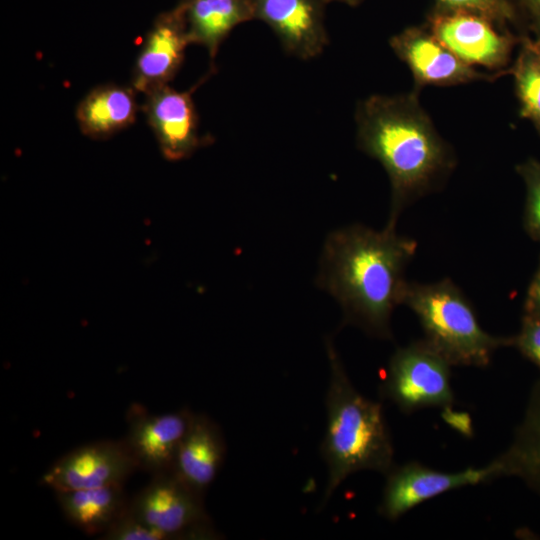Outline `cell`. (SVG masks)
Here are the masks:
<instances>
[{"mask_svg":"<svg viewBox=\"0 0 540 540\" xmlns=\"http://www.w3.org/2000/svg\"><path fill=\"white\" fill-rule=\"evenodd\" d=\"M419 92L413 87L408 93L370 95L355 110L357 146L377 160L389 178L386 225L393 227L406 207L439 191L457 164L454 149L421 105Z\"/></svg>","mask_w":540,"mask_h":540,"instance_id":"obj_1","label":"cell"},{"mask_svg":"<svg viewBox=\"0 0 540 540\" xmlns=\"http://www.w3.org/2000/svg\"><path fill=\"white\" fill-rule=\"evenodd\" d=\"M416 250L417 242L393 226L344 227L325 241L317 283L338 301L345 324L392 339V313L403 304L405 272Z\"/></svg>","mask_w":540,"mask_h":540,"instance_id":"obj_2","label":"cell"},{"mask_svg":"<svg viewBox=\"0 0 540 540\" xmlns=\"http://www.w3.org/2000/svg\"><path fill=\"white\" fill-rule=\"evenodd\" d=\"M325 345L330 378L325 397L326 429L320 446L328 470L322 506L348 476L365 470L385 475L395 465L382 404L355 388L330 338Z\"/></svg>","mask_w":540,"mask_h":540,"instance_id":"obj_3","label":"cell"},{"mask_svg":"<svg viewBox=\"0 0 540 540\" xmlns=\"http://www.w3.org/2000/svg\"><path fill=\"white\" fill-rule=\"evenodd\" d=\"M403 304L416 315L423 339L452 367L485 368L498 349L512 346V336H494L482 328L472 304L449 278L408 282Z\"/></svg>","mask_w":540,"mask_h":540,"instance_id":"obj_4","label":"cell"},{"mask_svg":"<svg viewBox=\"0 0 540 540\" xmlns=\"http://www.w3.org/2000/svg\"><path fill=\"white\" fill-rule=\"evenodd\" d=\"M451 365L424 339L392 354L380 394L405 414L427 408H450L454 402Z\"/></svg>","mask_w":540,"mask_h":540,"instance_id":"obj_5","label":"cell"},{"mask_svg":"<svg viewBox=\"0 0 540 540\" xmlns=\"http://www.w3.org/2000/svg\"><path fill=\"white\" fill-rule=\"evenodd\" d=\"M127 513L176 539H213L217 536L208 516L204 495L172 471L152 476L132 499Z\"/></svg>","mask_w":540,"mask_h":540,"instance_id":"obj_6","label":"cell"},{"mask_svg":"<svg viewBox=\"0 0 540 540\" xmlns=\"http://www.w3.org/2000/svg\"><path fill=\"white\" fill-rule=\"evenodd\" d=\"M425 24L463 62L505 75H508L513 51L523 36L470 11L431 9Z\"/></svg>","mask_w":540,"mask_h":540,"instance_id":"obj_7","label":"cell"},{"mask_svg":"<svg viewBox=\"0 0 540 540\" xmlns=\"http://www.w3.org/2000/svg\"><path fill=\"white\" fill-rule=\"evenodd\" d=\"M378 512L388 521H396L423 502L451 490L487 483L498 478L495 465L467 467L446 472L417 461L394 465L387 474Z\"/></svg>","mask_w":540,"mask_h":540,"instance_id":"obj_8","label":"cell"},{"mask_svg":"<svg viewBox=\"0 0 540 540\" xmlns=\"http://www.w3.org/2000/svg\"><path fill=\"white\" fill-rule=\"evenodd\" d=\"M389 45L405 63L414 79V88L449 87L473 82H492L506 76L478 70L468 65L441 43L426 24L409 26L393 35Z\"/></svg>","mask_w":540,"mask_h":540,"instance_id":"obj_9","label":"cell"},{"mask_svg":"<svg viewBox=\"0 0 540 540\" xmlns=\"http://www.w3.org/2000/svg\"><path fill=\"white\" fill-rule=\"evenodd\" d=\"M138 470L122 440H102L82 445L56 460L40 478L55 491L124 485Z\"/></svg>","mask_w":540,"mask_h":540,"instance_id":"obj_10","label":"cell"},{"mask_svg":"<svg viewBox=\"0 0 540 540\" xmlns=\"http://www.w3.org/2000/svg\"><path fill=\"white\" fill-rule=\"evenodd\" d=\"M192 416L187 408L153 414L141 404H132L126 414L128 429L123 441L138 470L152 476L171 471Z\"/></svg>","mask_w":540,"mask_h":540,"instance_id":"obj_11","label":"cell"},{"mask_svg":"<svg viewBox=\"0 0 540 540\" xmlns=\"http://www.w3.org/2000/svg\"><path fill=\"white\" fill-rule=\"evenodd\" d=\"M254 20L267 24L284 51L302 60L319 56L329 42L324 0H251Z\"/></svg>","mask_w":540,"mask_h":540,"instance_id":"obj_12","label":"cell"},{"mask_svg":"<svg viewBox=\"0 0 540 540\" xmlns=\"http://www.w3.org/2000/svg\"><path fill=\"white\" fill-rule=\"evenodd\" d=\"M194 88L177 91L166 84L145 93L142 110L163 156L170 161L190 157L206 142L199 135V117L192 98Z\"/></svg>","mask_w":540,"mask_h":540,"instance_id":"obj_13","label":"cell"},{"mask_svg":"<svg viewBox=\"0 0 540 540\" xmlns=\"http://www.w3.org/2000/svg\"><path fill=\"white\" fill-rule=\"evenodd\" d=\"M190 44L185 9L181 4L161 16L143 42L132 74V87L136 92L145 94L169 84L179 71Z\"/></svg>","mask_w":540,"mask_h":540,"instance_id":"obj_14","label":"cell"},{"mask_svg":"<svg viewBox=\"0 0 540 540\" xmlns=\"http://www.w3.org/2000/svg\"><path fill=\"white\" fill-rule=\"evenodd\" d=\"M225 455L226 444L219 425L205 414L193 413L171 471L204 495L221 469Z\"/></svg>","mask_w":540,"mask_h":540,"instance_id":"obj_15","label":"cell"},{"mask_svg":"<svg viewBox=\"0 0 540 540\" xmlns=\"http://www.w3.org/2000/svg\"><path fill=\"white\" fill-rule=\"evenodd\" d=\"M499 477H517L540 495V379L533 385L508 448L491 461Z\"/></svg>","mask_w":540,"mask_h":540,"instance_id":"obj_16","label":"cell"},{"mask_svg":"<svg viewBox=\"0 0 540 540\" xmlns=\"http://www.w3.org/2000/svg\"><path fill=\"white\" fill-rule=\"evenodd\" d=\"M135 93L132 86L115 84L91 90L76 109L81 132L93 139H106L133 124L138 110Z\"/></svg>","mask_w":540,"mask_h":540,"instance_id":"obj_17","label":"cell"},{"mask_svg":"<svg viewBox=\"0 0 540 540\" xmlns=\"http://www.w3.org/2000/svg\"><path fill=\"white\" fill-rule=\"evenodd\" d=\"M55 496L66 519L88 535H103L129 503L124 485L55 491Z\"/></svg>","mask_w":540,"mask_h":540,"instance_id":"obj_18","label":"cell"},{"mask_svg":"<svg viewBox=\"0 0 540 540\" xmlns=\"http://www.w3.org/2000/svg\"><path fill=\"white\" fill-rule=\"evenodd\" d=\"M182 4L191 44L205 47L211 59L236 26L254 20L251 0H189Z\"/></svg>","mask_w":540,"mask_h":540,"instance_id":"obj_19","label":"cell"},{"mask_svg":"<svg viewBox=\"0 0 540 540\" xmlns=\"http://www.w3.org/2000/svg\"><path fill=\"white\" fill-rule=\"evenodd\" d=\"M508 75L513 77L520 116L529 120L540 135V43L531 36L521 37Z\"/></svg>","mask_w":540,"mask_h":540,"instance_id":"obj_20","label":"cell"},{"mask_svg":"<svg viewBox=\"0 0 540 540\" xmlns=\"http://www.w3.org/2000/svg\"><path fill=\"white\" fill-rule=\"evenodd\" d=\"M435 11H470L482 14L500 27H514L520 35L525 33L518 10L512 0H433Z\"/></svg>","mask_w":540,"mask_h":540,"instance_id":"obj_21","label":"cell"},{"mask_svg":"<svg viewBox=\"0 0 540 540\" xmlns=\"http://www.w3.org/2000/svg\"><path fill=\"white\" fill-rule=\"evenodd\" d=\"M516 172L526 189L524 229L533 240L540 242V161L528 158L516 166Z\"/></svg>","mask_w":540,"mask_h":540,"instance_id":"obj_22","label":"cell"},{"mask_svg":"<svg viewBox=\"0 0 540 540\" xmlns=\"http://www.w3.org/2000/svg\"><path fill=\"white\" fill-rule=\"evenodd\" d=\"M103 540H172L165 532L147 525L127 513L121 515L101 535Z\"/></svg>","mask_w":540,"mask_h":540,"instance_id":"obj_23","label":"cell"},{"mask_svg":"<svg viewBox=\"0 0 540 540\" xmlns=\"http://www.w3.org/2000/svg\"><path fill=\"white\" fill-rule=\"evenodd\" d=\"M512 346L540 370V317L523 314L520 330L512 336Z\"/></svg>","mask_w":540,"mask_h":540,"instance_id":"obj_24","label":"cell"},{"mask_svg":"<svg viewBox=\"0 0 540 540\" xmlns=\"http://www.w3.org/2000/svg\"><path fill=\"white\" fill-rule=\"evenodd\" d=\"M526 34L540 43V0H515Z\"/></svg>","mask_w":540,"mask_h":540,"instance_id":"obj_25","label":"cell"},{"mask_svg":"<svg viewBox=\"0 0 540 540\" xmlns=\"http://www.w3.org/2000/svg\"><path fill=\"white\" fill-rule=\"evenodd\" d=\"M523 314L540 317V258L537 269L526 292Z\"/></svg>","mask_w":540,"mask_h":540,"instance_id":"obj_26","label":"cell"},{"mask_svg":"<svg viewBox=\"0 0 540 540\" xmlns=\"http://www.w3.org/2000/svg\"><path fill=\"white\" fill-rule=\"evenodd\" d=\"M327 4L331 2H338L345 5H348L350 7H357L361 5L366 0H324Z\"/></svg>","mask_w":540,"mask_h":540,"instance_id":"obj_27","label":"cell"},{"mask_svg":"<svg viewBox=\"0 0 540 540\" xmlns=\"http://www.w3.org/2000/svg\"><path fill=\"white\" fill-rule=\"evenodd\" d=\"M512 2L515 4V0H512ZM515 6H516V4H515ZM516 8H517V7H516Z\"/></svg>","mask_w":540,"mask_h":540,"instance_id":"obj_28","label":"cell"},{"mask_svg":"<svg viewBox=\"0 0 540 540\" xmlns=\"http://www.w3.org/2000/svg\"><path fill=\"white\" fill-rule=\"evenodd\" d=\"M186 1H189V0H184V2H186Z\"/></svg>","mask_w":540,"mask_h":540,"instance_id":"obj_29","label":"cell"}]
</instances>
